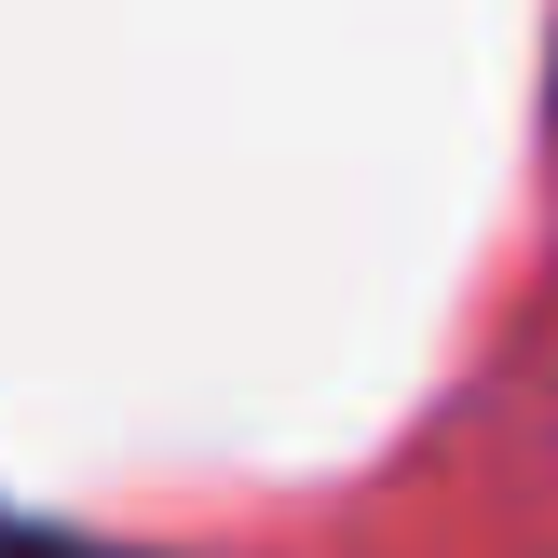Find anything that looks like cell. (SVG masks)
I'll return each instance as SVG.
<instances>
[{"label":"cell","instance_id":"1","mask_svg":"<svg viewBox=\"0 0 558 558\" xmlns=\"http://www.w3.org/2000/svg\"><path fill=\"white\" fill-rule=\"evenodd\" d=\"M0 558H123V545H82V532H41V518H0Z\"/></svg>","mask_w":558,"mask_h":558}]
</instances>
